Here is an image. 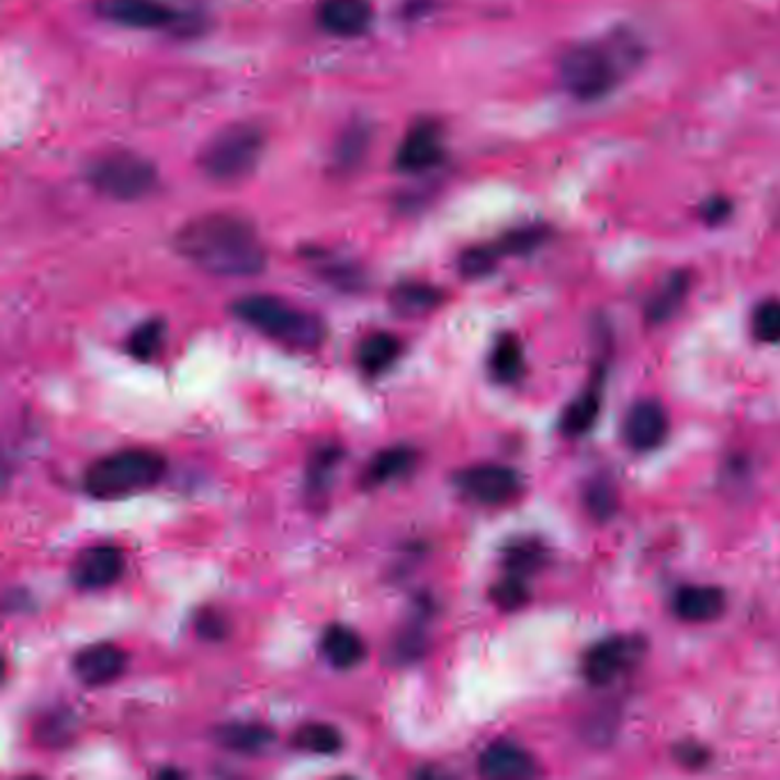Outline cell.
Masks as SVG:
<instances>
[{"label":"cell","instance_id":"cell-2","mask_svg":"<svg viewBox=\"0 0 780 780\" xmlns=\"http://www.w3.org/2000/svg\"><path fill=\"white\" fill-rule=\"evenodd\" d=\"M638 60L641 50L632 37L584 42L563 53L558 78L575 99L598 101L611 94Z\"/></svg>","mask_w":780,"mask_h":780},{"label":"cell","instance_id":"cell-37","mask_svg":"<svg viewBox=\"0 0 780 780\" xmlns=\"http://www.w3.org/2000/svg\"><path fill=\"white\" fill-rule=\"evenodd\" d=\"M678 760L687 767V769H698V767H705L708 762V750L703 746H698V744H682L678 748Z\"/></svg>","mask_w":780,"mask_h":780},{"label":"cell","instance_id":"cell-30","mask_svg":"<svg viewBox=\"0 0 780 780\" xmlns=\"http://www.w3.org/2000/svg\"><path fill=\"white\" fill-rule=\"evenodd\" d=\"M529 600V590L524 579L506 575V579H501L495 588H493V602L504 609V611H518L520 607H524Z\"/></svg>","mask_w":780,"mask_h":780},{"label":"cell","instance_id":"cell-5","mask_svg":"<svg viewBox=\"0 0 780 780\" xmlns=\"http://www.w3.org/2000/svg\"><path fill=\"white\" fill-rule=\"evenodd\" d=\"M263 149L265 136L257 124H231L215 133L202 149L200 168L211 181H244L257 170Z\"/></svg>","mask_w":780,"mask_h":780},{"label":"cell","instance_id":"cell-4","mask_svg":"<svg viewBox=\"0 0 780 780\" xmlns=\"http://www.w3.org/2000/svg\"><path fill=\"white\" fill-rule=\"evenodd\" d=\"M166 474V459L149 449H124L105 455L86 472V490L94 499H124L151 490Z\"/></svg>","mask_w":780,"mask_h":780},{"label":"cell","instance_id":"cell-11","mask_svg":"<svg viewBox=\"0 0 780 780\" xmlns=\"http://www.w3.org/2000/svg\"><path fill=\"white\" fill-rule=\"evenodd\" d=\"M126 670V653L113 643H94L74 659V676L90 689L115 682Z\"/></svg>","mask_w":780,"mask_h":780},{"label":"cell","instance_id":"cell-36","mask_svg":"<svg viewBox=\"0 0 780 780\" xmlns=\"http://www.w3.org/2000/svg\"><path fill=\"white\" fill-rule=\"evenodd\" d=\"M588 508L596 518H609L613 513V493L609 486H596L588 495Z\"/></svg>","mask_w":780,"mask_h":780},{"label":"cell","instance_id":"cell-23","mask_svg":"<svg viewBox=\"0 0 780 780\" xmlns=\"http://www.w3.org/2000/svg\"><path fill=\"white\" fill-rule=\"evenodd\" d=\"M293 746L314 756H335L343 748V735L332 723H305L293 735Z\"/></svg>","mask_w":780,"mask_h":780},{"label":"cell","instance_id":"cell-8","mask_svg":"<svg viewBox=\"0 0 780 780\" xmlns=\"http://www.w3.org/2000/svg\"><path fill=\"white\" fill-rule=\"evenodd\" d=\"M459 490L483 506H506L522 493V478L506 465H474L455 476Z\"/></svg>","mask_w":780,"mask_h":780},{"label":"cell","instance_id":"cell-18","mask_svg":"<svg viewBox=\"0 0 780 780\" xmlns=\"http://www.w3.org/2000/svg\"><path fill=\"white\" fill-rule=\"evenodd\" d=\"M320 653L335 668L348 670L366 657V645L360 634L346 625H330L323 634Z\"/></svg>","mask_w":780,"mask_h":780},{"label":"cell","instance_id":"cell-39","mask_svg":"<svg viewBox=\"0 0 780 780\" xmlns=\"http://www.w3.org/2000/svg\"><path fill=\"white\" fill-rule=\"evenodd\" d=\"M158 776H160V778H170V776H179V778H181L183 773H181V771H172V769H166V771H160Z\"/></svg>","mask_w":780,"mask_h":780},{"label":"cell","instance_id":"cell-22","mask_svg":"<svg viewBox=\"0 0 780 780\" xmlns=\"http://www.w3.org/2000/svg\"><path fill=\"white\" fill-rule=\"evenodd\" d=\"M490 373L497 383L510 385L524 373V353L518 337L504 335L497 339L490 355Z\"/></svg>","mask_w":780,"mask_h":780},{"label":"cell","instance_id":"cell-24","mask_svg":"<svg viewBox=\"0 0 780 780\" xmlns=\"http://www.w3.org/2000/svg\"><path fill=\"white\" fill-rule=\"evenodd\" d=\"M343 459V449L337 444H323L314 449L309 465H307V493L312 497L326 495L330 490V481Z\"/></svg>","mask_w":780,"mask_h":780},{"label":"cell","instance_id":"cell-13","mask_svg":"<svg viewBox=\"0 0 780 780\" xmlns=\"http://www.w3.org/2000/svg\"><path fill=\"white\" fill-rule=\"evenodd\" d=\"M442 158V138L436 124H417L406 140L400 143L396 154V166L403 172H421L440 163Z\"/></svg>","mask_w":780,"mask_h":780},{"label":"cell","instance_id":"cell-34","mask_svg":"<svg viewBox=\"0 0 780 780\" xmlns=\"http://www.w3.org/2000/svg\"><path fill=\"white\" fill-rule=\"evenodd\" d=\"M364 149H366V136H364V131H351L346 136L343 145L337 149V156H339V163L341 166H355L358 160L364 156Z\"/></svg>","mask_w":780,"mask_h":780},{"label":"cell","instance_id":"cell-38","mask_svg":"<svg viewBox=\"0 0 780 780\" xmlns=\"http://www.w3.org/2000/svg\"><path fill=\"white\" fill-rule=\"evenodd\" d=\"M725 204V202H723ZM721 202H712V204H708V213H705V218L710 221V223H719V221H723V211H725V206H723Z\"/></svg>","mask_w":780,"mask_h":780},{"label":"cell","instance_id":"cell-14","mask_svg":"<svg viewBox=\"0 0 780 780\" xmlns=\"http://www.w3.org/2000/svg\"><path fill=\"white\" fill-rule=\"evenodd\" d=\"M373 19L369 0H323L318 8V23L330 35L358 37Z\"/></svg>","mask_w":780,"mask_h":780},{"label":"cell","instance_id":"cell-28","mask_svg":"<svg viewBox=\"0 0 780 780\" xmlns=\"http://www.w3.org/2000/svg\"><path fill=\"white\" fill-rule=\"evenodd\" d=\"M543 561H545V556H543V547L541 545L531 543V541H520V543L510 545L506 550L504 566H506L508 575L524 579V577H529L531 573H535L538 568H541Z\"/></svg>","mask_w":780,"mask_h":780},{"label":"cell","instance_id":"cell-16","mask_svg":"<svg viewBox=\"0 0 780 780\" xmlns=\"http://www.w3.org/2000/svg\"><path fill=\"white\" fill-rule=\"evenodd\" d=\"M478 769L488 778H531L535 776V762L529 753L516 744L497 742L481 753Z\"/></svg>","mask_w":780,"mask_h":780},{"label":"cell","instance_id":"cell-3","mask_svg":"<svg viewBox=\"0 0 780 780\" xmlns=\"http://www.w3.org/2000/svg\"><path fill=\"white\" fill-rule=\"evenodd\" d=\"M234 314L263 337L295 348V351H314L328 335L316 314L293 307L278 295H246L234 303Z\"/></svg>","mask_w":780,"mask_h":780},{"label":"cell","instance_id":"cell-15","mask_svg":"<svg viewBox=\"0 0 780 780\" xmlns=\"http://www.w3.org/2000/svg\"><path fill=\"white\" fill-rule=\"evenodd\" d=\"M674 611L685 623H710L725 611V594L719 586H682L674 598Z\"/></svg>","mask_w":780,"mask_h":780},{"label":"cell","instance_id":"cell-6","mask_svg":"<svg viewBox=\"0 0 780 780\" xmlns=\"http://www.w3.org/2000/svg\"><path fill=\"white\" fill-rule=\"evenodd\" d=\"M88 181L94 191L117 202H133L149 195L158 174L154 163L136 151H108L88 166Z\"/></svg>","mask_w":780,"mask_h":780},{"label":"cell","instance_id":"cell-35","mask_svg":"<svg viewBox=\"0 0 780 780\" xmlns=\"http://www.w3.org/2000/svg\"><path fill=\"white\" fill-rule=\"evenodd\" d=\"M71 723L65 721L60 714H53L48 721L39 725V739L50 744V746H63V742L69 739Z\"/></svg>","mask_w":780,"mask_h":780},{"label":"cell","instance_id":"cell-10","mask_svg":"<svg viewBox=\"0 0 780 780\" xmlns=\"http://www.w3.org/2000/svg\"><path fill=\"white\" fill-rule=\"evenodd\" d=\"M97 12L105 21L136 31L166 29L174 21L172 8L160 0H99Z\"/></svg>","mask_w":780,"mask_h":780},{"label":"cell","instance_id":"cell-32","mask_svg":"<svg viewBox=\"0 0 780 780\" xmlns=\"http://www.w3.org/2000/svg\"><path fill=\"white\" fill-rule=\"evenodd\" d=\"M543 238H545V234L541 227H527V229H518L513 234H508L506 238L499 240L495 248H497L499 257L501 255H522V252L533 250L535 246H541Z\"/></svg>","mask_w":780,"mask_h":780},{"label":"cell","instance_id":"cell-7","mask_svg":"<svg viewBox=\"0 0 780 780\" xmlns=\"http://www.w3.org/2000/svg\"><path fill=\"white\" fill-rule=\"evenodd\" d=\"M643 653L645 641L641 636H609L596 643L594 648L584 655L581 674L596 687L611 685L613 680L628 674L630 668H634Z\"/></svg>","mask_w":780,"mask_h":780},{"label":"cell","instance_id":"cell-21","mask_svg":"<svg viewBox=\"0 0 780 780\" xmlns=\"http://www.w3.org/2000/svg\"><path fill=\"white\" fill-rule=\"evenodd\" d=\"M403 343L392 332H373L358 348V364L366 375H381L400 355Z\"/></svg>","mask_w":780,"mask_h":780},{"label":"cell","instance_id":"cell-26","mask_svg":"<svg viewBox=\"0 0 780 780\" xmlns=\"http://www.w3.org/2000/svg\"><path fill=\"white\" fill-rule=\"evenodd\" d=\"M687 291H689V275H685V273L670 275L648 305V320H653V323L668 320L685 303Z\"/></svg>","mask_w":780,"mask_h":780},{"label":"cell","instance_id":"cell-20","mask_svg":"<svg viewBox=\"0 0 780 780\" xmlns=\"http://www.w3.org/2000/svg\"><path fill=\"white\" fill-rule=\"evenodd\" d=\"M389 303L398 316L419 318L440 307L442 291L421 282H403L392 291Z\"/></svg>","mask_w":780,"mask_h":780},{"label":"cell","instance_id":"cell-27","mask_svg":"<svg viewBox=\"0 0 780 780\" xmlns=\"http://www.w3.org/2000/svg\"><path fill=\"white\" fill-rule=\"evenodd\" d=\"M163 337H166V323L160 318L145 320L140 328L133 330L128 337V353L140 360V362H151L160 348H163Z\"/></svg>","mask_w":780,"mask_h":780},{"label":"cell","instance_id":"cell-29","mask_svg":"<svg viewBox=\"0 0 780 780\" xmlns=\"http://www.w3.org/2000/svg\"><path fill=\"white\" fill-rule=\"evenodd\" d=\"M753 335L762 343H780V301H765L753 314Z\"/></svg>","mask_w":780,"mask_h":780},{"label":"cell","instance_id":"cell-31","mask_svg":"<svg viewBox=\"0 0 780 780\" xmlns=\"http://www.w3.org/2000/svg\"><path fill=\"white\" fill-rule=\"evenodd\" d=\"M499 259V252L495 246H481V248H472L461 257V273L465 278H483L488 275L495 263Z\"/></svg>","mask_w":780,"mask_h":780},{"label":"cell","instance_id":"cell-19","mask_svg":"<svg viewBox=\"0 0 780 780\" xmlns=\"http://www.w3.org/2000/svg\"><path fill=\"white\" fill-rule=\"evenodd\" d=\"M417 463H419V453L412 446L385 449L369 463L364 472V486L378 488L389 481L408 476L417 467Z\"/></svg>","mask_w":780,"mask_h":780},{"label":"cell","instance_id":"cell-25","mask_svg":"<svg viewBox=\"0 0 780 780\" xmlns=\"http://www.w3.org/2000/svg\"><path fill=\"white\" fill-rule=\"evenodd\" d=\"M600 383H602V378L598 381V385L586 389L573 403V406L566 410V415H563V419H561L563 433H566V436H584V433H588L590 428H594V423L598 419V412H600V400H602Z\"/></svg>","mask_w":780,"mask_h":780},{"label":"cell","instance_id":"cell-17","mask_svg":"<svg viewBox=\"0 0 780 780\" xmlns=\"http://www.w3.org/2000/svg\"><path fill=\"white\" fill-rule=\"evenodd\" d=\"M213 737L218 746L240 756H261L278 739V735L261 723H225L215 728Z\"/></svg>","mask_w":780,"mask_h":780},{"label":"cell","instance_id":"cell-12","mask_svg":"<svg viewBox=\"0 0 780 780\" xmlns=\"http://www.w3.org/2000/svg\"><path fill=\"white\" fill-rule=\"evenodd\" d=\"M625 442L634 451H653L668 438V415L657 400H638L623 423Z\"/></svg>","mask_w":780,"mask_h":780},{"label":"cell","instance_id":"cell-1","mask_svg":"<svg viewBox=\"0 0 780 780\" xmlns=\"http://www.w3.org/2000/svg\"><path fill=\"white\" fill-rule=\"evenodd\" d=\"M174 248L200 271L218 278H252L268 261L257 229L229 213H208L188 223L179 229Z\"/></svg>","mask_w":780,"mask_h":780},{"label":"cell","instance_id":"cell-9","mask_svg":"<svg viewBox=\"0 0 780 780\" xmlns=\"http://www.w3.org/2000/svg\"><path fill=\"white\" fill-rule=\"evenodd\" d=\"M124 575V554L115 545H92L74 558L71 581L83 590L113 586Z\"/></svg>","mask_w":780,"mask_h":780},{"label":"cell","instance_id":"cell-33","mask_svg":"<svg viewBox=\"0 0 780 780\" xmlns=\"http://www.w3.org/2000/svg\"><path fill=\"white\" fill-rule=\"evenodd\" d=\"M195 628H197V634L208 638V641H221V638L227 636L225 615L218 613V611H213V609H202L195 615Z\"/></svg>","mask_w":780,"mask_h":780}]
</instances>
